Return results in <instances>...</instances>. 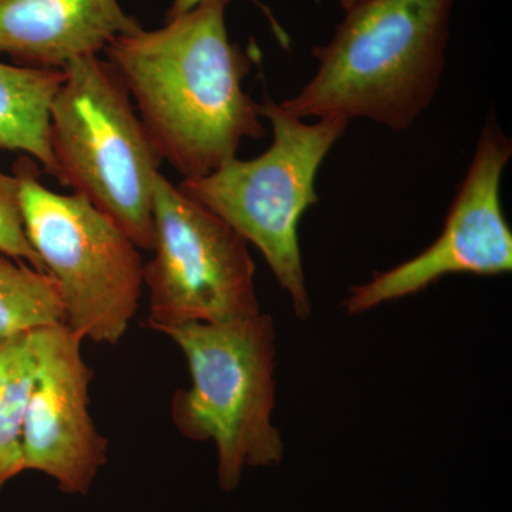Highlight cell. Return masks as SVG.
<instances>
[{"label": "cell", "instance_id": "7a4b0ae2", "mask_svg": "<svg viewBox=\"0 0 512 512\" xmlns=\"http://www.w3.org/2000/svg\"><path fill=\"white\" fill-rule=\"evenodd\" d=\"M454 0H362L312 55L318 70L281 107L298 119H365L404 131L429 109L447 63Z\"/></svg>", "mask_w": 512, "mask_h": 512}, {"label": "cell", "instance_id": "ba28073f", "mask_svg": "<svg viewBox=\"0 0 512 512\" xmlns=\"http://www.w3.org/2000/svg\"><path fill=\"white\" fill-rule=\"evenodd\" d=\"M511 157V138L490 114L439 238L409 261L353 286L345 311L360 315L416 295L448 275L510 274L512 231L501 207V180Z\"/></svg>", "mask_w": 512, "mask_h": 512}, {"label": "cell", "instance_id": "2e32d148", "mask_svg": "<svg viewBox=\"0 0 512 512\" xmlns=\"http://www.w3.org/2000/svg\"><path fill=\"white\" fill-rule=\"evenodd\" d=\"M359 2H362V0H339L340 6H342L343 10L352 8V6L357 5Z\"/></svg>", "mask_w": 512, "mask_h": 512}, {"label": "cell", "instance_id": "7c38bea8", "mask_svg": "<svg viewBox=\"0 0 512 512\" xmlns=\"http://www.w3.org/2000/svg\"><path fill=\"white\" fill-rule=\"evenodd\" d=\"M35 369L32 333L0 340V490L26 471L23 427Z\"/></svg>", "mask_w": 512, "mask_h": 512}, {"label": "cell", "instance_id": "6da1fadb", "mask_svg": "<svg viewBox=\"0 0 512 512\" xmlns=\"http://www.w3.org/2000/svg\"><path fill=\"white\" fill-rule=\"evenodd\" d=\"M229 2L207 0L106 49L161 160L184 180L211 174L237 158L242 141L265 136L261 104L244 89L251 57L229 39Z\"/></svg>", "mask_w": 512, "mask_h": 512}, {"label": "cell", "instance_id": "277c9868", "mask_svg": "<svg viewBox=\"0 0 512 512\" xmlns=\"http://www.w3.org/2000/svg\"><path fill=\"white\" fill-rule=\"evenodd\" d=\"M63 73L50 107L56 180L109 215L140 251H153L154 188L163 160L126 84L99 56L73 60Z\"/></svg>", "mask_w": 512, "mask_h": 512}, {"label": "cell", "instance_id": "4fadbf2b", "mask_svg": "<svg viewBox=\"0 0 512 512\" xmlns=\"http://www.w3.org/2000/svg\"><path fill=\"white\" fill-rule=\"evenodd\" d=\"M66 323L55 279L0 254V340Z\"/></svg>", "mask_w": 512, "mask_h": 512}, {"label": "cell", "instance_id": "8992f818", "mask_svg": "<svg viewBox=\"0 0 512 512\" xmlns=\"http://www.w3.org/2000/svg\"><path fill=\"white\" fill-rule=\"evenodd\" d=\"M40 173L29 157L13 167L30 244L59 286L66 325L84 340L117 345L143 296L140 249L87 198L49 190Z\"/></svg>", "mask_w": 512, "mask_h": 512}, {"label": "cell", "instance_id": "30bf717a", "mask_svg": "<svg viewBox=\"0 0 512 512\" xmlns=\"http://www.w3.org/2000/svg\"><path fill=\"white\" fill-rule=\"evenodd\" d=\"M141 28L119 0H0V55L32 69L63 70Z\"/></svg>", "mask_w": 512, "mask_h": 512}, {"label": "cell", "instance_id": "3957f363", "mask_svg": "<svg viewBox=\"0 0 512 512\" xmlns=\"http://www.w3.org/2000/svg\"><path fill=\"white\" fill-rule=\"evenodd\" d=\"M187 359L191 386L171 399V420L187 439L214 441L221 490H237L247 467L281 464L275 410L276 330L272 316L191 322L157 330Z\"/></svg>", "mask_w": 512, "mask_h": 512}, {"label": "cell", "instance_id": "52a82bcc", "mask_svg": "<svg viewBox=\"0 0 512 512\" xmlns=\"http://www.w3.org/2000/svg\"><path fill=\"white\" fill-rule=\"evenodd\" d=\"M154 228V255L143 272L148 328L235 322L261 313L248 242L161 173Z\"/></svg>", "mask_w": 512, "mask_h": 512}, {"label": "cell", "instance_id": "9c48e42d", "mask_svg": "<svg viewBox=\"0 0 512 512\" xmlns=\"http://www.w3.org/2000/svg\"><path fill=\"white\" fill-rule=\"evenodd\" d=\"M36 369L30 392L23 458L25 470L56 481L64 494L87 495L109 457V441L90 416L93 370L83 338L66 323L32 332Z\"/></svg>", "mask_w": 512, "mask_h": 512}, {"label": "cell", "instance_id": "9a60e30c", "mask_svg": "<svg viewBox=\"0 0 512 512\" xmlns=\"http://www.w3.org/2000/svg\"><path fill=\"white\" fill-rule=\"evenodd\" d=\"M202 2H207V0H173L170 9H168L167 16H165V20L184 15V13L190 12L191 9H194L195 6L201 5ZM252 2L264 10L265 15L268 16L269 23H271L272 29H274L275 35L278 37L279 42L282 43V46L288 45L289 37L286 36L285 30L281 28V25H279L278 22H276L272 13L269 12V9L265 8L259 0H252Z\"/></svg>", "mask_w": 512, "mask_h": 512}, {"label": "cell", "instance_id": "5b68a950", "mask_svg": "<svg viewBox=\"0 0 512 512\" xmlns=\"http://www.w3.org/2000/svg\"><path fill=\"white\" fill-rule=\"evenodd\" d=\"M271 123L272 144L251 160L228 161L204 177L187 178L178 187L227 222L264 256L278 284L288 293L298 319L311 318L299 222L318 204L316 175L350 121L329 117L316 123L292 116L271 97L261 103Z\"/></svg>", "mask_w": 512, "mask_h": 512}, {"label": "cell", "instance_id": "8fae6325", "mask_svg": "<svg viewBox=\"0 0 512 512\" xmlns=\"http://www.w3.org/2000/svg\"><path fill=\"white\" fill-rule=\"evenodd\" d=\"M63 70L32 69L0 62V150L20 151L56 178L50 147V107Z\"/></svg>", "mask_w": 512, "mask_h": 512}, {"label": "cell", "instance_id": "5bb4252c", "mask_svg": "<svg viewBox=\"0 0 512 512\" xmlns=\"http://www.w3.org/2000/svg\"><path fill=\"white\" fill-rule=\"evenodd\" d=\"M0 254L46 272L26 232L18 177L3 171H0Z\"/></svg>", "mask_w": 512, "mask_h": 512}]
</instances>
